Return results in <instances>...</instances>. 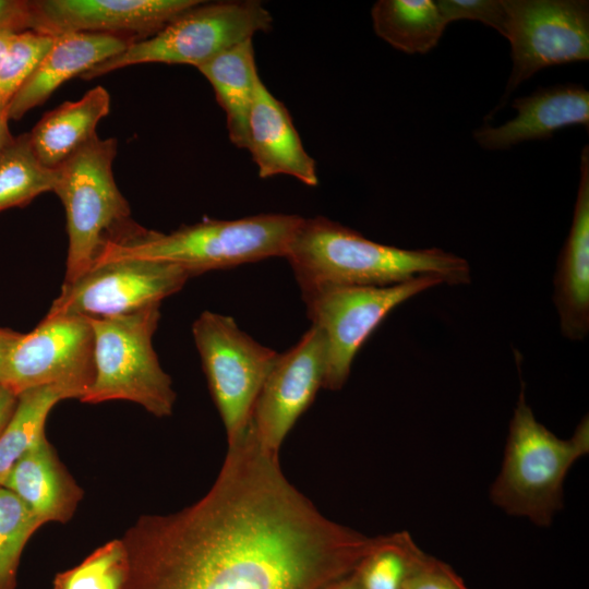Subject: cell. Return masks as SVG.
Masks as SVG:
<instances>
[{
	"mask_svg": "<svg viewBox=\"0 0 589 589\" xmlns=\"http://www.w3.org/2000/svg\"><path fill=\"white\" fill-rule=\"evenodd\" d=\"M129 558L122 539L95 550L79 565L59 573L53 589H124Z\"/></svg>",
	"mask_w": 589,
	"mask_h": 589,
	"instance_id": "cell-26",
	"label": "cell"
},
{
	"mask_svg": "<svg viewBox=\"0 0 589 589\" xmlns=\"http://www.w3.org/2000/svg\"><path fill=\"white\" fill-rule=\"evenodd\" d=\"M192 334L227 442L249 428L255 400L279 353L240 329L236 321L204 311Z\"/></svg>",
	"mask_w": 589,
	"mask_h": 589,
	"instance_id": "cell-8",
	"label": "cell"
},
{
	"mask_svg": "<svg viewBox=\"0 0 589 589\" xmlns=\"http://www.w3.org/2000/svg\"><path fill=\"white\" fill-rule=\"evenodd\" d=\"M16 33L14 32H0V74L5 64L8 53Z\"/></svg>",
	"mask_w": 589,
	"mask_h": 589,
	"instance_id": "cell-34",
	"label": "cell"
},
{
	"mask_svg": "<svg viewBox=\"0 0 589 589\" xmlns=\"http://www.w3.org/2000/svg\"><path fill=\"white\" fill-rule=\"evenodd\" d=\"M17 396L0 384V433L12 417Z\"/></svg>",
	"mask_w": 589,
	"mask_h": 589,
	"instance_id": "cell-32",
	"label": "cell"
},
{
	"mask_svg": "<svg viewBox=\"0 0 589 589\" xmlns=\"http://www.w3.org/2000/svg\"><path fill=\"white\" fill-rule=\"evenodd\" d=\"M405 589H470L445 562L429 555Z\"/></svg>",
	"mask_w": 589,
	"mask_h": 589,
	"instance_id": "cell-29",
	"label": "cell"
},
{
	"mask_svg": "<svg viewBox=\"0 0 589 589\" xmlns=\"http://www.w3.org/2000/svg\"><path fill=\"white\" fill-rule=\"evenodd\" d=\"M371 16L375 34L406 53L429 52L447 26L433 0H378Z\"/></svg>",
	"mask_w": 589,
	"mask_h": 589,
	"instance_id": "cell-22",
	"label": "cell"
},
{
	"mask_svg": "<svg viewBox=\"0 0 589 589\" xmlns=\"http://www.w3.org/2000/svg\"><path fill=\"white\" fill-rule=\"evenodd\" d=\"M572 226L557 260L553 301L561 330L578 341L589 332V146L580 154Z\"/></svg>",
	"mask_w": 589,
	"mask_h": 589,
	"instance_id": "cell-17",
	"label": "cell"
},
{
	"mask_svg": "<svg viewBox=\"0 0 589 589\" xmlns=\"http://www.w3.org/2000/svg\"><path fill=\"white\" fill-rule=\"evenodd\" d=\"M1 486L15 494L43 525L68 521L83 494L46 436L13 465Z\"/></svg>",
	"mask_w": 589,
	"mask_h": 589,
	"instance_id": "cell-19",
	"label": "cell"
},
{
	"mask_svg": "<svg viewBox=\"0 0 589 589\" xmlns=\"http://www.w3.org/2000/svg\"><path fill=\"white\" fill-rule=\"evenodd\" d=\"M378 540L324 516L249 426L202 498L125 532L124 589H330Z\"/></svg>",
	"mask_w": 589,
	"mask_h": 589,
	"instance_id": "cell-1",
	"label": "cell"
},
{
	"mask_svg": "<svg viewBox=\"0 0 589 589\" xmlns=\"http://www.w3.org/2000/svg\"><path fill=\"white\" fill-rule=\"evenodd\" d=\"M41 525L15 494L0 486V589H15L22 551Z\"/></svg>",
	"mask_w": 589,
	"mask_h": 589,
	"instance_id": "cell-27",
	"label": "cell"
},
{
	"mask_svg": "<svg viewBox=\"0 0 589 589\" xmlns=\"http://www.w3.org/2000/svg\"><path fill=\"white\" fill-rule=\"evenodd\" d=\"M135 40L104 33H68L53 43L8 106L9 120H19L44 104L64 82L82 76L99 63L121 53Z\"/></svg>",
	"mask_w": 589,
	"mask_h": 589,
	"instance_id": "cell-16",
	"label": "cell"
},
{
	"mask_svg": "<svg viewBox=\"0 0 589 589\" xmlns=\"http://www.w3.org/2000/svg\"><path fill=\"white\" fill-rule=\"evenodd\" d=\"M160 303L111 317H89L94 333V381L80 399L98 404L129 400L163 418L172 413L176 393L153 348Z\"/></svg>",
	"mask_w": 589,
	"mask_h": 589,
	"instance_id": "cell-6",
	"label": "cell"
},
{
	"mask_svg": "<svg viewBox=\"0 0 589 589\" xmlns=\"http://www.w3.org/2000/svg\"><path fill=\"white\" fill-rule=\"evenodd\" d=\"M428 556L407 531L380 536L356 576L362 589H405Z\"/></svg>",
	"mask_w": 589,
	"mask_h": 589,
	"instance_id": "cell-25",
	"label": "cell"
},
{
	"mask_svg": "<svg viewBox=\"0 0 589 589\" xmlns=\"http://www.w3.org/2000/svg\"><path fill=\"white\" fill-rule=\"evenodd\" d=\"M57 170L36 157L29 134L14 137L0 157V212L28 204L41 193L55 190Z\"/></svg>",
	"mask_w": 589,
	"mask_h": 589,
	"instance_id": "cell-24",
	"label": "cell"
},
{
	"mask_svg": "<svg viewBox=\"0 0 589 589\" xmlns=\"http://www.w3.org/2000/svg\"><path fill=\"white\" fill-rule=\"evenodd\" d=\"M8 121V110H0V157L14 140L9 131Z\"/></svg>",
	"mask_w": 589,
	"mask_h": 589,
	"instance_id": "cell-33",
	"label": "cell"
},
{
	"mask_svg": "<svg viewBox=\"0 0 589 589\" xmlns=\"http://www.w3.org/2000/svg\"><path fill=\"white\" fill-rule=\"evenodd\" d=\"M512 47L509 94L538 71L589 59L587 0H506Z\"/></svg>",
	"mask_w": 589,
	"mask_h": 589,
	"instance_id": "cell-11",
	"label": "cell"
},
{
	"mask_svg": "<svg viewBox=\"0 0 589 589\" xmlns=\"http://www.w3.org/2000/svg\"><path fill=\"white\" fill-rule=\"evenodd\" d=\"M588 452V417L582 418L570 438H560L536 419L521 388L490 498L508 515L548 527L563 506L567 472Z\"/></svg>",
	"mask_w": 589,
	"mask_h": 589,
	"instance_id": "cell-4",
	"label": "cell"
},
{
	"mask_svg": "<svg viewBox=\"0 0 589 589\" xmlns=\"http://www.w3.org/2000/svg\"><path fill=\"white\" fill-rule=\"evenodd\" d=\"M435 3L447 25L459 20H471L494 28L504 37L506 35V0H438Z\"/></svg>",
	"mask_w": 589,
	"mask_h": 589,
	"instance_id": "cell-28",
	"label": "cell"
},
{
	"mask_svg": "<svg viewBox=\"0 0 589 589\" xmlns=\"http://www.w3.org/2000/svg\"><path fill=\"white\" fill-rule=\"evenodd\" d=\"M330 589H362V588L354 573L352 576L346 578L345 580L335 585Z\"/></svg>",
	"mask_w": 589,
	"mask_h": 589,
	"instance_id": "cell-35",
	"label": "cell"
},
{
	"mask_svg": "<svg viewBox=\"0 0 589 589\" xmlns=\"http://www.w3.org/2000/svg\"><path fill=\"white\" fill-rule=\"evenodd\" d=\"M68 398H74L70 390L53 385L17 396L14 412L0 433V486L13 465L45 437V423L53 406Z\"/></svg>",
	"mask_w": 589,
	"mask_h": 589,
	"instance_id": "cell-23",
	"label": "cell"
},
{
	"mask_svg": "<svg viewBox=\"0 0 589 589\" xmlns=\"http://www.w3.org/2000/svg\"><path fill=\"white\" fill-rule=\"evenodd\" d=\"M441 284L435 276H420L385 287H327L302 293L308 317L325 340L323 388L339 390L345 385L354 356L390 311Z\"/></svg>",
	"mask_w": 589,
	"mask_h": 589,
	"instance_id": "cell-9",
	"label": "cell"
},
{
	"mask_svg": "<svg viewBox=\"0 0 589 589\" xmlns=\"http://www.w3.org/2000/svg\"><path fill=\"white\" fill-rule=\"evenodd\" d=\"M302 219L293 214H259L233 220L204 219L169 233L143 228L109 244L95 266L118 260H147L178 265L194 277L285 257Z\"/></svg>",
	"mask_w": 589,
	"mask_h": 589,
	"instance_id": "cell-3",
	"label": "cell"
},
{
	"mask_svg": "<svg viewBox=\"0 0 589 589\" xmlns=\"http://www.w3.org/2000/svg\"><path fill=\"white\" fill-rule=\"evenodd\" d=\"M190 274L182 267L147 260L99 264L63 284L47 315L111 317L142 310L178 292Z\"/></svg>",
	"mask_w": 589,
	"mask_h": 589,
	"instance_id": "cell-12",
	"label": "cell"
},
{
	"mask_svg": "<svg viewBox=\"0 0 589 589\" xmlns=\"http://www.w3.org/2000/svg\"><path fill=\"white\" fill-rule=\"evenodd\" d=\"M325 340L311 326L300 340L279 353L255 400L250 428L261 446L278 455L300 416L323 387Z\"/></svg>",
	"mask_w": 589,
	"mask_h": 589,
	"instance_id": "cell-13",
	"label": "cell"
},
{
	"mask_svg": "<svg viewBox=\"0 0 589 589\" xmlns=\"http://www.w3.org/2000/svg\"><path fill=\"white\" fill-rule=\"evenodd\" d=\"M110 111V95L103 86L89 89L81 99L65 101L46 112L28 133L38 160L58 168L76 149L96 135L98 122Z\"/></svg>",
	"mask_w": 589,
	"mask_h": 589,
	"instance_id": "cell-20",
	"label": "cell"
},
{
	"mask_svg": "<svg viewBox=\"0 0 589 589\" xmlns=\"http://www.w3.org/2000/svg\"><path fill=\"white\" fill-rule=\"evenodd\" d=\"M247 149L262 179L286 175L309 187L318 183L315 161L304 149L288 109L262 80L249 115Z\"/></svg>",
	"mask_w": 589,
	"mask_h": 589,
	"instance_id": "cell-18",
	"label": "cell"
},
{
	"mask_svg": "<svg viewBox=\"0 0 589 589\" xmlns=\"http://www.w3.org/2000/svg\"><path fill=\"white\" fill-rule=\"evenodd\" d=\"M117 147L116 139L96 134L56 168L53 192L63 204L69 237L63 284L92 269L109 244L143 228L131 220L129 204L113 178Z\"/></svg>",
	"mask_w": 589,
	"mask_h": 589,
	"instance_id": "cell-5",
	"label": "cell"
},
{
	"mask_svg": "<svg viewBox=\"0 0 589 589\" xmlns=\"http://www.w3.org/2000/svg\"><path fill=\"white\" fill-rule=\"evenodd\" d=\"M21 336L22 334L19 332L7 327H0V381L7 359Z\"/></svg>",
	"mask_w": 589,
	"mask_h": 589,
	"instance_id": "cell-31",
	"label": "cell"
},
{
	"mask_svg": "<svg viewBox=\"0 0 589 589\" xmlns=\"http://www.w3.org/2000/svg\"><path fill=\"white\" fill-rule=\"evenodd\" d=\"M199 0H34L31 31L57 37L104 33L148 38Z\"/></svg>",
	"mask_w": 589,
	"mask_h": 589,
	"instance_id": "cell-14",
	"label": "cell"
},
{
	"mask_svg": "<svg viewBox=\"0 0 589 589\" xmlns=\"http://www.w3.org/2000/svg\"><path fill=\"white\" fill-rule=\"evenodd\" d=\"M285 259L301 293L327 287H385L420 276L467 285L469 263L442 249L407 250L381 244L324 216L303 218Z\"/></svg>",
	"mask_w": 589,
	"mask_h": 589,
	"instance_id": "cell-2",
	"label": "cell"
},
{
	"mask_svg": "<svg viewBox=\"0 0 589 589\" xmlns=\"http://www.w3.org/2000/svg\"><path fill=\"white\" fill-rule=\"evenodd\" d=\"M31 31L28 0H0V32Z\"/></svg>",
	"mask_w": 589,
	"mask_h": 589,
	"instance_id": "cell-30",
	"label": "cell"
},
{
	"mask_svg": "<svg viewBox=\"0 0 589 589\" xmlns=\"http://www.w3.org/2000/svg\"><path fill=\"white\" fill-rule=\"evenodd\" d=\"M517 115L498 127L483 125L473 139L484 149H507L522 142L544 140L556 131L589 127V92L581 85L562 84L539 88L514 100Z\"/></svg>",
	"mask_w": 589,
	"mask_h": 589,
	"instance_id": "cell-15",
	"label": "cell"
},
{
	"mask_svg": "<svg viewBox=\"0 0 589 589\" xmlns=\"http://www.w3.org/2000/svg\"><path fill=\"white\" fill-rule=\"evenodd\" d=\"M95 376L89 317L46 315L11 350L0 384L19 396L41 386H60L81 399Z\"/></svg>",
	"mask_w": 589,
	"mask_h": 589,
	"instance_id": "cell-10",
	"label": "cell"
},
{
	"mask_svg": "<svg viewBox=\"0 0 589 589\" xmlns=\"http://www.w3.org/2000/svg\"><path fill=\"white\" fill-rule=\"evenodd\" d=\"M211 83L226 113L231 143L247 148L248 120L260 82L252 39L244 40L196 68Z\"/></svg>",
	"mask_w": 589,
	"mask_h": 589,
	"instance_id": "cell-21",
	"label": "cell"
},
{
	"mask_svg": "<svg viewBox=\"0 0 589 589\" xmlns=\"http://www.w3.org/2000/svg\"><path fill=\"white\" fill-rule=\"evenodd\" d=\"M273 16L254 0L218 1L185 10L155 35L132 43L121 53L97 64L81 77L92 80L111 71L141 64H189L195 68L231 47L268 32Z\"/></svg>",
	"mask_w": 589,
	"mask_h": 589,
	"instance_id": "cell-7",
	"label": "cell"
}]
</instances>
